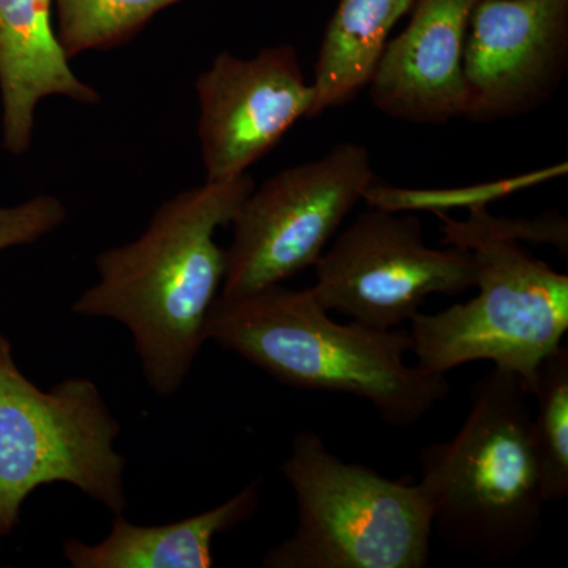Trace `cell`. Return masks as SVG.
Segmentation results:
<instances>
[{"instance_id":"1","label":"cell","mask_w":568,"mask_h":568,"mask_svg":"<svg viewBox=\"0 0 568 568\" xmlns=\"http://www.w3.org/2000/svg\"><path fill=\"white\" fill-rule=\"evenodd\" d=\"M254 189L248 173L175 194L130 244L97 256L99 282L73 313L110 317L132 332L142 375L153 392L175 394L205 339L209 312L222 293L226 250L219 227L233 222Z\"/></svg>"},{"instance_id":"2","label":"cell","mask_w":568,"mask_h":568,"mask_svg":"<svg viewBox=\"0 0 568 568\" xmlns=\"http://www.w3.org/2000/svg\"><path fill=\"white\" fill-rule=\"evenodd\" d=\"M205 339L284 386L365 399L396 428L417 424L450 394L447 375L407 364L409 331L335 323L312 287L275 284L237 297L219 295Z\"/></svg>"},{"instance_id":"3","label":"cell","mask_w":568,"mask_h":568,"mask_svg":"<svg viewBox=\"0 0 568 568\" xmlns=\"http://www.w3.org/2000/svg\"><path fill=\"white\" fill-rule=\"evenodd\" d=\"M529 390L493 365L470 392L454 439L420 450V485L433 506V534L485 564H507L536 541L547 504L534 448Z\"/></svg>"},{"instance_id":"4","label":"cell","mask_w":568,"mask_h":568,"mask_svg":"<svg viewBox=\"0 0 568 568\" xmlns=\"http://www.w3.org/2000/svg\"><path fill=\"white\" fill-rule=\"evenodd\" d=\"M282 473L294 493L293 536L264 558L268 568H425L432 555L428 493L343 462L313 432L294 436Z\"/></svg>"},{"instance_id":"5","label":"cell","mask_w":568,"mask_h":568,"mask_svg":"<svg viewBox=\"0 0 568 568\" xmlns=\"http://www.w3.org/2000/svg\"><path fill=\"white\" fill-rule=\"evenodd\" d=\"M444 245L466 250L477 268L478 294L465 304L410 321L417 365L447 375L470 362L511 369L529 390L537 366L568 331V276L517 241L463 230L436 212Z\"/></svg>"},{"instance_id":"6","label":"cell","mask_w":568,"mask_h":568,"mask_svg":"<svg viewBox=\"0 0 568 568\" xmlns=\"http://www.w3.org/2000/svg\"><path fill=\"white\" fill-rule=\"evenodd\" d=\"M119 432L95 383L70 377L40 390L0 335V537L9 536L24 500L44 485H73L123 515L126 462L114 450Z\"/></svg>"},{"instance_id":"7","label":"cell","mask_w":568,"mask_h":568,"mask_svg":"<svg viewBox=\"0 0 568 568\" xmlns=\"http://www.w3.org/2000/svg\"><path fill=\"white\" fill-rule=\"evenodd\" d=\"M376 179L368 149L342 142L254 185L231 222L220 295L254 293L313 267Z\"/></svg>"},{"instance_id":"8","label":"cell","mask_w":568,"mask_h":568,"mask_svg":"<svg viewBox=\"0 0 568 568\" xmlns=\"http://www.w3.org/2000/svg\"><path fill=\"white\" fill-rule=\"evenodd\" d=\"M313 268V294L328 313L376 328L402 327L429 295L463 294L477 280L469 252L433 248L414 213L376 207L339 230Z\"/></svg>"},{"instance_id":"9","label":"cell","mask_w":568,"mask_h":568,"mask_svg":"<svg viewBox=\"0 0 568 568\" xmlns=\"http://www.w3.org/2000/svg\"><path fill=\"white\" fill-rule=\"evenodd\" d=\"M197 138L205 181L248 173L284 134L312 119L315 88L293 44L265 47L252 58L222 51L197 77Z\"/></svg>"},{"instance_id":"10","label":"cell","mask_w":568,"mask_h":568,"mask_svg":"<svg viewBox=\"0 0 568 568\" xmlns=\"http://www.w3.org/2000/svg\"><path fill=\"white\" fill-rule=\"evenodd\" d=\"M463 70V119L495 123L540 110L567 77L568 0H478Z\"/></svg>"},{"instance_id":"11","label":"cell","mask_w":568,"mask_h":568,"mask_svg":"<svg viewBox=\"0 0 568 568\" xmlns=\"http://www.w3.org/2000/svg\"><path fill=\"white\" fill-rule=\"evenodd\" d=\"M478 0H417L406 28L388 41L369 81V100L387 118L416 125L463 119V61Z\"/></svg>"},{"instance_id":"12","label":"cell","mask_w":568,"mask_h":568,"mask_svg":"<svg viewBox=\"0 0 568 568\" xmlns=\"http://www.w3.org/2000/svg\"><path fill=\"white\" fill-rule=\"evenodd\" d=\"M52 17V0H0V130L2 148L13 156L31 151L41 100L102 102L71 69Z\"/></svg>"},{"instance_id":"13","label":"cell","mask_w":568,"mask_h":568,"mask_svg":"<svg viewBox=\"0 0 568 568\" xmlns=\"http://www.w3.org/2000/svg\"><path fill=\"white\" fill-rule=\"evenodd\" d=\"M260 503L256 478L219 507L171 525L136 526L115 515L103 541L88 545L71 538L63 556L74 568H209L215 537L248 521Z\"/></svg>"},{"instance_id":"14","label":"cell","mask_w":568,"mask_h":568,"mask_svg":"<svg viewBox=\"0 0 568 568\" xmlns=\"http://www.w3.org/2000/svg\"><path fill=\"white\" fill-rule=\"evenodd\" d=\"M417 0H338L313 74L312 119L345 106L368 88L398 22Z\"/></svg>"},{"instance_id":"15","label":"cell","mask_w":568,"mask_h":568,"mask_svg":"<svg viewBox=\"0 0 568 568\" xmlns=\"http://www.w3.org/2000/svg\"><path fill=\"white\" fill-rule=\"evenodd\" d=\"M185 0H52L55 31L71 59L129 43L160 13Z\"/></svg>"},{"instance_id":"16","label":"cell","mask_w":568,"mask_h":568,"mask_svg":"<svg viewBox=\"0 0 568 568\" xmlns=\"http://www.w3.org/2000/svg\"><path fill=\"white\" fill-rule=\"evenodd\" d=\"M529 394L537 398V416L530 422L534 448L540 466L545 500L568 495V349L560 345L534 373Z\"/></svg>"},{"instance_id":"17","label":"cell","mask_w":568,"mask_h":568,"mask_svg":"<svg viewBox=\"0 0 568 568\" xmlns=\"http://www.w3.org/2000/svg\"><path fill=\"white\" fill-rule=\"evenodd\" d=\"M567 173V163L547 170L534 171L504 179V181L478 183L450 190H406L386 185L376 181L366 190L364 201L369 207L383 209L390 212L432 211L447 212L457 207H487L491 201L500 200L515 192L530 189L548 179L559 178Z\"/></svg>"},{"instance_id":"18","label":"cell","mask_w":568,"mask_h":568,"mask_svg":"<svg viewBox=\"0 0 568 568\" xmlns=\"http://www.w3.org/2000/svg\"><path fill=\"white\" fill-rule=\"evenodd\" d=\"M459 227L493 239L517 241L519 244L552 245L560 253L568 252V222L566 216L552 211L534 219H506L495 216L487 207L469 209L466 220H455Z\"/></svg>"},{"instance_id":"19","label":"cell","mask_w":568,"mask_h":568,"mask_svg":"<svg viewBox=\"0 0 568 568\" xmlns=\"http://www.w3.org/2000/svg\"><path fill=\"white\" fill-rule=\"evenodd\" d=\"M65 204L52 194H37L11 207H0V252L31 245L65 223Z\"/></svg>"}]
</instances>
